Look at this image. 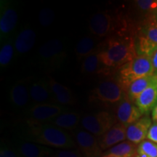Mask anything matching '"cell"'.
<instances>
[{"instance_id":"4316f807","label":"cell","mask_w":157,"mask_h":157,"mask_svg":"<svg viewBox=\"0 0 157 157\" xmlns=\"http://www.w3.org/2000/svg\"><path fill=\"white\" fill-rule=\"evenodd\" d=\"M135 157H157V144L151 140H144L137 147Z\"/></svg>"},{"instance_id":"3957f363","label":"cell","mask_w":157,"mask_h":157,"mask_svg":"<svg viewBox=\"0 0 157 157\" xmlns=\"http://www.w3.org/2000/svg\"><path fill=\"white\" fill-rule=\"evenodd\" d=\"M154 74V68L151 58L146 56H137L130 62L119 68L118 81L124 91L127 93L128 88L132 82L139 78Z\"/></svg>"},{"instance_id":"5b68a950","label":"cell","mask_w":157,"mask_h":157,"mask_svg":"<svg viewBox=\"0 0 157 157\" xmlns=\"http://www.w3.org/2000/svg\"><path fill=\"white\" fill-rule=\"evenodd\" d=\"M117 123L118 122L115 116L108 111H100L86 115L81 121L82 127L86 131L98 137L107 132Z\"/></svg>"},{"instance_id":"ffe728a7","label":"cell","mask_w":157,"mask_h":157,"mask_svg":"<svg viewBox=\"0 0 157 157\" xmlns=\"http://www.w3.org/2000/svg\"><path fill=\"white\" fill-rule=\"evenodd\" d=\"M10 100L15 107L22 109L28 105L30 99L29 87L22 82L13 85L10 92Z\"/></svg>"},{"instance_id":"2e32d148","label":"cell","mask_w":157,"mask_h":157,"mask_svg":"<svg viewBox=\"0 0 157 157\" xmlns=\"http://www.w3.org/2000/svg\"><path fill=\"white\" fill-rule=\"evenodd\" d=\"M48 82L54 101L63 105H73L76 103L75 97L70 88L59 83L52 78H49Z\"/></svg>"},{"instance_id":"cb8c5ba5","label":"cell","mask_w":157,"mask_h":157,"mask_svg":"<svg viewBox=\"0 0 157 157\" xmlns=\"http://www.w3.org/2000/svg\"><path fill=\"white\" fill-rule=\"evenodd\" d=\"M138 146L129 140H124L103 152V155H114L121 157H135Z\"/></svg>"},{"instance_id":"9c48e42d","label":"cell","mask_w":157,"mask_h":157,"mask_svg":"<svg viewBox=\"0 0 157 157\" xmlns=\"http://www.w3.org/2000/svg\"><path fill=\"white\" fill-rule=\"evenodd\" d=\"M18 14L15 5L9 1H1L0 4V40L1 42L10 38L16 28Z\"/></svg>"},{"instance_id":"e0dca14e","label":"cell","mask_w":157,"mask_h":157,"mask_svg":"<svg viewBox=\"0 0 157 157\" xmlns=\"http://www.w3.org/2000/svg\"><path fill=\"white\" fill-rule=\"evenodd\" d=\"M30 98L35 104L50 103L49 101H53L52 92L48 82L43 80L33 82L29 86Z\"/></svg>"},{"instance_id":"5bb4252c","label":"cell","mask_w":157,"mask_h":157,"mask_svg":"<svg viewBox=\"0 0 157 157\" xmlns=\"http://www.w3.org/2000/svg\"><path fill=\"white\" fill-rule=\"evenodd\" d=\"M127 125L117 123L102 136L98 137V142L103 151H107L127 139Z\"/></svg>"},{"instance_id":"ac0fdd59","label":"cell","mask_w":157,"mask_h":157,"mask_svg":"<svg viewBox=\"0 0 157 157\" xmlns=\"http://www.w3.org/2000/svg\"><path fill=\"white\" fill-rule=\"evenodd\" d=\"M143 115L148 114L157 105V84L149 87L134 101Z\"/></svg>"},{"instance_id":"30bf717a","label":"cell","mask_w":157,"mask_h":157,"mask_svg":"<svg viewBox=\"0 0 157 157\" xmlns=\"http://www.w3.org/2000/svg\"><path fill=\"white\" fill-rule=\"evenodd\" d=\"M143 116L140 109L129 98L127 93H125L116 109L115 117L117 122L129 126L140 119Z\"/></svg>"},{"instance_id":"f1b7e54d","label":"cell","mask_w":157,"mask_h":157,"mask_svg":"<svg viewBox=\"0 0 157 157\" xmlns=\"http://www.w3.org/2000/svg\"><path fill=\"white\" fill-rule=\"evenodd\" d=\"M137 8L143 12L152 13L157 10V1L154 0H138L135 2Z\"/></svg>"},{"instance_id":"603a6c76","label":"cell","mask_w":157,"mask_h":157,"mask_svg":"<svg viewBox=\"0 0 157 157\" xmlns=\"http://www.w3.org/2000/svg\"><path fill=\"white\" fill-rule=\"evenodd\" d=\"M157 84V75L154 74L136 80L130 84L127 90V95L132 101L134 102L135 99L144 92L149 87Z\"/></svg>"},{"instance_id":"d590c367","label":"cell","mask_w":157,"mask_h":157,"mask_svg":"<svg viewBox=\"0 0 157 157\" xmlns=\"http://www.w3.org/2000/svg\"><path fill=\"white\" fill-rule=\"evenodd\" d=\"M154 15H155V17H156V21H157V10H156V14H155Z\"/></svg>"},{"instance_id":"d4e9b609","label":"cell","mask_w":157,"mask_h":157,"mask_svg":"<svg viewBox=\"0 0 157 157\" xmlns=\"http://www.w3.org/2000/svg\"><path fill=\"white\" fill-rule=\"evenodd\" d=\"M97 50H97L95 40L92 37L86 36L78 41L75 48V53L78 60H83Z\"/></svg>"},{"instance_id":"8992f818","label":"cell","mask_w":157,"mask_h":157,"mask_svg":"<svg viewBox=\"0 0 157 157\" xmlns=\"http://www.w3.org/2000/svg\"><path fill=\"white\" fill-rule=\"evenodd\" d=\"M124 92L118 80H104L93 90L90 95V100L111 104L119 103L124 95Z\"/></svg>"},{"instance_id":"e575fe53","label":"cell","mask_w":157,"mask_h":157,"mask_svg":"<svg viewBox=\"0 0 157 157\" xmlns=\"http://www.w3.org/2000/svg\"><path fill=\"white\" fill-rule=\"evenodd\" d=\"M102 157H121V156H114V155H103V154Z\"/></svg>"},{"instance_id":"8fae6325","label":"cell","mask_w":157,"mask_h":157,"mask_svg":"<svg viewBox=\"0 0 157 157\" xmlns=\"http://www.w3.org/2000/svg\"><path fill=\"white\" fill-rule=\"evenodd\" d=\"M75 141L78 151L83 157H102L103 150L100 146L98 139L86 130L76 132Z\"/></svg>"},{"instance_id":"4dcf8cb0","label":"cell","mask_w":157,"mask_h":157,"mask_svg":"<svg viewBox=\"0 0 157 157\" xmlns=\"http://www.w3.org/2000/svg\"><path fill=\"white\" fill-rule=\"evenodd\" d=\"M0 157H21L18 152L7 146H2L0 150Z\"/></svg>"},{"instance_id":"7402d4cb","label":"cell","mask_w":157,"mask_h":157,"mask_svg":"<svg viewBox=\"0 0 157 157\" xmlns=\"http://www.w3.org/2000/svg\"><path fill=\"white\" fill-rule=\"evenodd\" d=\"M82 121L81 117L76 112H66L58 116L50 124L58 127L63 130H74L77 128L78 124Z\"/></svg>"},{"instance_id":"484cf974","label":"cell","mask_w":157,"mask_h":157,"mask_svg":"<svg viewBox=\"0 0 157 157\" xmlns=\"http://www.w3.org/2000/svg\"><path fill=\"white\" fill-rule=\"evenodd\" d=\"M15 50L13 39L10 38L1 42L0 48V67L5 68L9 66L15 56Z\"/></svg>"},{"instance_id":"d6986e66","label":"cell","mask_w":157,"mask_h":157,"mask_svg":"<svg viewBox=\"0 0 157 157\" xmlns=\"http://www.w3.org/2000/svg\"><path fill=\"white\" fill-rule=\"evenodd\" d=\"M16 150L21 157H49L52 153L48 147L29 141L20 142Z\"/></svg>"},{"instance_id":"6da1fadb","label":"cell","mask_w":157,"mask_h":157,"mask_svg":"<svg viewBox=\"0 0 157 157\" xmlns=\"http://www.w3.org/2000/svg\"><path fill=\"white\" fill-rule=\"evenodd\" d=\"M137 56L135 41L132 36L118 35L107 39L103 50L99 51V58L107 68H120Z\"/></svg>"},{"instance_id":"52a82bcc","label":"cell","mask_w":157,"mask_h":157,"mask_svg":"<svg viewBox=\"0 0 157 157\" xmlns=\"http://www.w3.org/2000/svg\"><path fill=\"white\" fill-rule=\"evenodd\" d=\"M68 109L60 105L52 103L35 104L29 110L27 120L29 126L48 124Z\"/></svg>"},{"instance_id":"9a60e30c","label":"cell","mask_w":157,"mask_h":157,"mask_svg":"<svg viewBox=\"0 0 157 157\" xmlns=\"http://www.w3.org/2000/svg\"><path fill=\"white\" fill-rule=\"evenodd\" d=\"M36 34L34 29L25 28L23 29L14 41L15 54L17 56H23L28 53L32 50L36 43Z\"/></svg>"},{"instance_id":"7c38bea8","label":"cell","mask_w":157,"mask_h":157,"mask_svg":"<svg viewBox=\"0 0 157 157\" xmlns=\"http://www.w3.org/2000/svg\"><path fill=\"white\" fill-rule=\"evenodd\" d=\"M113 17L108 11L95 13L89 22V29L92 34L101 38L107 36L113 30Z\"/></svg>"},{"instance_id":"d6a6232c","label":"cell","mask_w":157,"mask_h":157,"mask_svg":"<svg viewBox=\"0 0 157 157\" xmlns=\"http://www.w3.org/2000/svg\"><path fill=\"white\" fill-rule=\"evenodd\" d=\"M151 58L153 66H154V74H156L157 75V50L151 56Z\"/></svg>"},{"instance_id":"836d02e7","label":"cell","mask_w":157,"mask_h":157,"mask_svg":"<svg viewBox=\"0 0 157 157\" xmlns=\"http://www.w3.org/2000/svg\"><path fill=\"white\" fill-rule=\"evenodd\" d=\"M152 119L154 121H157V105L154 107V109L152 110Z\"/></svg>"},{"instance_id":"1f68e13d","label":"cell","mask_w":157,"mask_h":157,"mask_svg":"<svg viewBox=\"0 0 157 157\" xmlns=\"http://www.w3.org/2000/svg\"><path fill=\"white\" fill-rule=\"evenodd\" d=\"M147 139L157 144V121H154L149 129Z\"/></svg>"},{"instance_id":"83f0119b","label":"cell","mask_w":157,"mask_h":157,"mask_svg":"<svg viewBox=\"0 0 157 157\" xmlns=\"http://www.w3.org/2000/svg\"><path fill=\"white\" fill-rule=\"evenodd\" d=\"M56 18V13L50 8H43L39 13V21L43 27L52 25Z\"/></svg>"},{"instance_id":"277c9868","label":"cell","mask_w":157,"mask_h":157,"mask_svg":"<svg viewBox=\"0 0 157 157\" xmlns=\"http://www.w3.org/2000/svg\"><path fill=\"white\" fill-rule=\"evenodd\" d=\"M135 46L137 56L151 57L157 50V21L154 15L149 16L141 26Z\"/></svg>"},{"instance_id":"4fadbf2b","label":"cell","mask_w":157,"mask_h":157,"mask_svg":"<svg viewBox=\"0 0 157 157\" xmlns=\"http://www.w3.org/2000/svg\"><path fill=\"white\" fill-rule=\"evenodd\" d=\"M152 124L151 119L148 114L143 116L140 119L127 127V139L135 144L139 145L147 138Z\"/></svg>"},{"instance_id":"44dd1931","label":"cell","mask_w":157,"mask_h":157,"mask_svg":"<svg viewBox=\"0 0 157 157\" xmlns=\"http://www.w3.org/2000/svg\"><path fill=\"white\" fill-rule=\"evenodd\" d=\"M99 51L97 50L82 60L81 71L82 74L93 75L98 74H104L109 71V68L105 67L102 63L99 58Z\"/></svg>"},{"instance_id":"ba28073f","label":"cell","mask_w":157,"mask_h":157,"mask_svg":"<svg viewBox=\"0 0 157 157\" xmlns=\"http://www.w3.org/2000/svg\"><path fill=\"white\" fill-rule=\"evenodd\" d=\"M38 56L39 60L46 66H59L66 56L63 44L60 39H51L39 48Z\"/></svg>"},{"instance_id":"7a4b0ae2","label":"cell","mask_w":157,"mask_h":157,"mask_svg":"<svg viewBox=\"0 0 157 157\" xmlns=\"http://www.w3.org/2000/svg\"><path fill=\"white\" fill-rule=\"evenodd\" d=\"M29 127L26 139L29 142L61 149L75 148L77 146L68 132L50 123Z\"/></svg>"},{"instance_id":"f546056e","label":"cell","mask_w":157,"mask_h":157,"mask_svg":"<svg viewBox=\"0 0 157 157\" xmlns=\"http://www.w3.org/2000/svg\"><path fill=\"white\" fill-rule=\"evenodd\" d=\"M52 157H83L79 151L70 150V149H61L54 152Z\"/></svg>"}]
</instances>
